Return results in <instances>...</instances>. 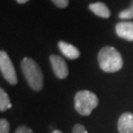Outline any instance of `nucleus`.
Listing matches in <instances>:
<instances>
[{"instance_id":"1","label":"nucleus","mask_w":133,"mask_h":133,"mask_svg":"<svg viewBox=\"0 0 133 133\" xmlns=\"http://www.w3.org/2000/svg\"><path fill=\"white\" fill-rule=\"evenodd\" d=\"M100 68L107 73L118 72L123 67V58L118 50L114 46L107 45L101 48L98 53Z\"/></svg>"},{"instance_id":"2","label":"nucleus","mask_w":133,"mask_h":133,"mask_svg":"<svg viewBox=\"0 0 133 133\" xmlns=\"http://www.w3.org/2000/svg\"><path fill=\"white\" fill-rule=\"evenodd\" d=\"M21 68L29 86L36 92L43 88V74L41 67L31 57H24L21 62Z\"/></svg>"},{"instance_id":"3","label":"nucleus","mask_w":133,"mask_h":133,"mask_svg":"<svg viewBox=\"0 0 133 133\" xmlns=\"http://www.w3.org/2000/svg\"><path fill=\"white\" fill-rule=\"evenodd\" d=\"M98 105L99 99L91 91H79L74 97V108L81 115H90Z\"/></svg>"},{"instance_id":"4","label":"nucleus","mask_w":133,"mask_h":133,"mask_svg":"<svg viewBox=\"0 0 133 133\" xmlns=\"http://www.w3.org/2000/svg\"><path fill=\"white\" fill-rule=\"evenodd\" d=\"M0 71L5 80L11 85H16L18 83V77L13 65V62L10 59L6 51H0Z\"/></svg>"},{"instance_id":"5","label":"nucleus","mask_w":133,"mask_h":133,"mask_svg":"<svg viewBox=\"0 0 133 133\" xmlns=\"http://www.w3.org/2000/svg\"><path fill=\"white\" fill-rule=\"evenodd\" d=\"M49 62L52 67L54 75L58 79H65L69 75V69L67 66L66 61L62 58L60 55L57 54H50L49 56Z\"/></svg>"},{"instance_id":"6","label":"nucleus","mask_w":133,"mask_h":133,"mask_svg":"<svg viewBox=\"0 0 133 133\" xmlns=\"http://www.w3.org/2000/svg\"><path fill=\"white\" fill-rule=\"evenodd\" d=\"M115 33L120 38L133 42V21H121L115 26Z\"/></svg>"},{"instance_id":"7","label":"nucleus","mask_w":133,"mask_h":133,"mask_svg":"<svg viewBox=\"0 0 133 133\" xmlns=\"http://www.w3.org/2000/svg\"><path fill=\"white\" fill-rule=\"evenodd\" d=\"M119 133H133V114L124 112L120 115L117 122Z\"/></svg>"},{"instance_id":"8","label":"nucleus","mask_w":133,"mask_h":133,"mask_svg":"<svg viewBox=\"0 0 133 133\" xmlns=\"http://www.w3.org/2000/svg\"><path fill=\"white\" fill-rule=\"evenodd\" d=\"M58 48L61 51V53L65 57L69 58V59H77L80 56V50L71 43L64 42V41H60L58 42Z\"/></svg>"},{"instance_id":"9","label":"nucleus","mask_w":133,"mask_h":133,"mask_svg":"<svg viewBox=\"0 0 133 133\" xmlns=\"http://www.w3.org/2000/svg\"><path fill=\"white\" fill-rule=\"evenodd\" d=\"M89 10L93 12L96 16L104 18V19H109L110 17V10L105 4L104 2H94L89 5Z\"/></svg>"},{"instance_id":"10","label":"nucleus","mask_w":133,"mask_h":133,"mask_svg":"<svg viewBox=\"0 0 133 133\" xmlns=\"http://www.w3.org/2000/svg\"><path fill=\"white\" fill-rule=\"evenodd\" d=\"M12 108V104L10 101L7 93L4 91V89H0V111H6L7 109Z\"/></svg>"},{"instance_id":"11","label":"nucleus","mask_w":133,"mask_h":133,"mask_svg":"<svg viewBox=\"0 0 133 133\" xmlns=\"http://www.w3.org/2000/svg\"><path fill=\"white\" fill-rule=\"evenodd\" d=\"M118 18L122 21H131V19H133V0L128 8L119 12Z\"/></svg>"},{"instance_id":"12","label":"nucleus","mask_w":133,"mask_h":133,"mask_svg":"<svg viewBox=\"0 0 133 133\" xmlns=\"http://www.w3.org/2000/svg\"><path fill=\"white\" fill-rule=\"evenodd\" d=\"M10 124L8 120L5 118H1L0 120V133H9Z\"/></svg>"},{"instance_id":"13","label":"nucleus","mask_w":133,"mask_h":133,"mask_svg":"<svg viewBox=\"0 0 133 133\" xmlns=\"http://www.w3.org/2000/svg\"><path fill=\"white\" fill-rule=\"evenodd\" d=\"M50 1L57 8H60V9H64L69 5V0H50Z\"/></svg>"},{"instance_id":"14","label":"nucleus","mask_w":133,"mask_h":133,"mask_svg":"<svg viewBox=\"0 0 133 133\" xmlns=\"http://www.w3.org/2000/svg\"><path fill=\"white\" fill-rule=\"evenodd\" d=\"M72 133H88V131L85 128V126H83L82 124H76L73 127Z\"/></svg>"},{"instance_id":"15","label":"nucleus","mask_w":133,"mask_h":133,"mask_svg":"<svg viewBox=\"0 0 133 133\" xmlns=\"http://www.w3.org/2000/svg\"><path fill=\"white\" fill-rule=\"evenodd\" d=\"M15 133H34V132L30 127L25 126V125H22V126H19L18 128L16 129Z\"/></svg>"},{"instance_id":"16","label":"nucleus","mask_w":133,"mask_h":133,"mask_svg":"<svg viewBox=\"0 0 133 133\" xmlns=\"http://www.w3.org/2000/svg\"><path fill=\"white\" fill-rule=\"evenodd\" d=\"M16 1H17V3H19V4H25V3L29 2L30 0H16Z\"/></svg>"},{"instance_id":"17","label":"nucleus","mask_w":133,"mask_h":133,"mask_svg":"<svg viewBox=\"0 0 133 133\" xmlns=\"http://www.w3.org/2000/svg\"><path fill=\"white\" fill-rule=\"evenodd\" d=\"M52 133H62V132L60 131V130H54Z\"/></svg>"}]
</instances>
